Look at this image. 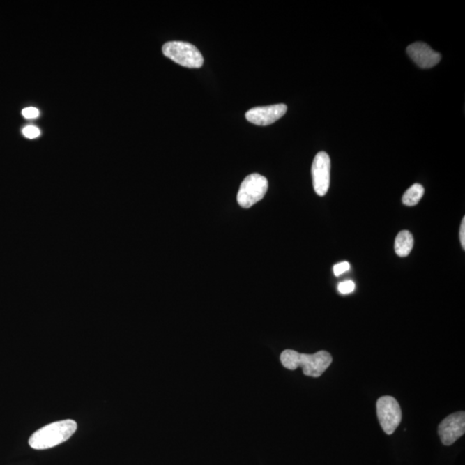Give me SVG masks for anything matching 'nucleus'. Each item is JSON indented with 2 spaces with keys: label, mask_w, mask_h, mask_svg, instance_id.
Here are the masks:
<instances>
[{
  "label": "nucleus",
  "mask_w": 465,
  "mask_h": 465,
  "mask_svg": "<svg viewBox=\"0 0 465 465\" xmlns=\"http://www.w3.org/2000/svg\"><path fill=\"white\" fill-rule=\"evenodd\" d=\"M280 361L284 367L295 371L302 367L303 374L311 378H319L330 366L333 361L331 354L320 351L314 354L300 353L294 350H284L280 355Z\"/></svg>",
  "instance_id": "nucleus-1"
},
{
  "label": "nucleus",
  "mask_w": 465,
  "mask_h": 465,
  "mask_svg": "<svg viewBox=\"0 0 465 465\" xmlns=\"http://www.w3.org/2000/svg\"><path fill=\"white\" fill-rule=\"evenodd\" d=\"M78 425L75 420H64L47 425L35 432L29 439V445L35 450H46L62 444L75 433Z\"/></svg>",
  "instance_id": "nucleus-2"
},
{
  "label": "nucleus",
  "mask_w": 465,
  "mask_h": 465,
  "mask_svg": "<svg viewBox=\"0 0 465 465\" xmlns=\"http://www.w3.org/2000/svg\"><path fill=\"white\" fill-rule=\"evenodd\" d=\"M162 52L165 56L182 67L200 68L204 64L202 54L195 46L188 43L174 41L165 43Z\"/></svg>",
  "instance_id": "nucleus-3"
},
{
  "label": "nucleus",
  "mask_w": 465,
  "mask_h": 465,
  "mask_svg": "<svg viewBox=\"0 0 465 465\" xmlns=\"http://www.w3.org/2000/svg\"><path fill=\"white\" fill-rule=\"evenodd\" d=\"M268 190V181L258 174L248 175L241 183L237 194V202L241 207L249 208L264 199Z\"/></svg>",
  "instance_id": "nucleus-4"
},
{
  "label": "nucleus",
  "mask_w": 465,
  "mask_h": 465,
  "mask_svg": "<svg viewBox=\"0 0 465 465\" xmlns=\"http://www.w3.org/2000/svg\"><path fill=\"white\" fill-rule=\"evenodd\" d=\"M376 413L384 433L394 434L402 422V410L398 402L392 397H383L376 402Z\"/></svg>",
  "instance_id": "nucleus-5"
},
{
  "label": "nucleus",
  "mask_w": 465,
  "mask_h": 465,
  "mask_svg": "<svg viewBox=\"0 0 465 465\" xmlns=\"http://www.w3.org/2000/svg\"><path fill=\"white\" fill-rule=\"evenodd\" d=\"M331 161L327 153L319 152L314 157L311 174H312L314 192L320 197L327 194L330 185Z\"/></svg>",
  "instance_id": "nucleus-6"
},
{
  "label": "nucleus",
  "mask_w": 465,
  "mask_h": 465,
  "mask_svg": "<svg viewBox=\"0 0 465 465\" xmlns=\"http://www.w3.org/2000/svg\"><path fill=\"white\" fill-rule=\"evenodd\" d=\"M465 433V413H452L439 426V435L443 445H452Z\"/></svg>",
  "instance_id": "nucleus-7"
},
{
  "label": "nucleus",
  "mask_w": 465,
  "mask_h": 465,
  "mask_svg": "<svg viewBox=\"0 0 465 465\" xmlns=\"http://www.w3.org/2000/svg\"><path fill=\"white\" fill-rule=\"evenodd\" d=\"M287 112V106L284 104L255 107L246 113L248 122L259 126H267L273 124Z\"/></svg>",
  "instance_id": "nucleus-8"
},
{
  "label": "nucleus",
  "mask_w": 465,
  "mask_h": 465,
  "mask_svg": "<svg viewBox=\"0 0 465 465\" xmlns=\"http://www.w3.org/2000/svg\"><path fill=\"white\" fill-rule=\"evenodd\" d=\"M407 52L410 58L422 68H434L441 60V54L424 43L411 44L408 47Z\"/></svg>",
  "instance_id": "nucleus-9"
},
{
  "label": "nucleus",
  "mask_w": 465,
  "mask_h": 465,
  "mask_svg": "<svg viewBox=\"0 0 465 465\" xmlns=\"http://www.w3.org/2000/svg\"><path fill=\"white\" fill-rule=\"evenodd\" d=\"M413 243H415V241H413V234L408 230H402L395 238V254L400 257H407L412 251Z\"/></svg>",
  "instance_id": "nucleus-10"
},
{
  "label": "nucleus",
  "mask_w": 465,
  "mask_h": 465,
  "mask_svg": "<svg viewBox=\"0 0 465 465\" xmlns=\"http://www.w3.org/2000/svg\"><path fill=\"white\" fill-rule=\"evenodd\" d=\"M423 195V186L420 184L413 185L402 197V203L407 206H415L422 199Z\"/></svg>",
  "instance_id": "nucleus-11"
},
{
  "label": "nucleus",
  "mask_w": 465,
  "mask_h": 465,
  "mask_svg": "<svg viewBox=\"0 0 465 465\" xmlns=\"http://www.w3.org/2000/svg\"><path fill=\"white\" fill-rule=\"evenodd\" d=\"M23 135L25 137L28 139H35L40 137L41 135V131L38 129V127L29 125L24 128Z\"/></svg>",
  "instance_id": "nucleus-12"
},
{
  "label": "nucleus",
  "mask_w": 465,
  "mask_h": 465,
  "mask_svg": "<svg viewBox=\"0 0 465 465\" xmlns=\"http://www.w3.org/2000/svg\"><path fill=\"white\" fill-rule=\"evenodd\" d=\"M354 289L355 284L351 280L342 282V283H340L338 285V291L344 295L349 294V293L354 291Z\"/></svg>",
  "instance_id": "nucleus-13"
},
{
  "label": "nucleus",
  "mask_w": 465,
  "mask_h": 465,
  "mask_svg": "<svg viewBox=\"0 0 465 465\" xmlns=\"http://www.w3.org/2000/svg\"><path fill=\"white\" fill-rule=\"evenodd\" d=\"M350 264L346 261L340 262L334 266V273L336 277L342 275V274L345 273L347 270H350Z\"/></svg>",
  "instance_id": "nucleus-14"
},
{
  "label": "nucleus",
  "mask_w": 465,
  "mask_h": 465,
  "mask_svg": "<svg viewBox=\"0 0 465 465\" xmlns=\"http://www.w3.org/2000/svg\"><path fill=\"white\" fill-rule=\"evenodd\" d=\"M22 115L26 119H36L39 116L40 112L35 107H28L23 109Z\"/></svg>",
  "instance_id": "nucleus-15"
},
{
  "label": "nucleus",
  "mask_w": 465,
  "mask_h": 465,
  "mask_svg": "<svg viewBox=\"0 0 465 465\" xmlns=\"http://www.w3.org/2000/svg\"><path fill=\"white\" fill-rule=\"evenodd\" d=\"M459 236H460L461 245H462L463 249L464 250V249H465V218H463L462 223H461Z\"/></svg>",
  "instance_id": "nucleus-16"
}]
</instances>
